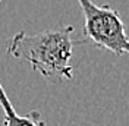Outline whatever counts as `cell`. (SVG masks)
Masks as SVG:
<instances>
[{"mask_svg": "<svg viewBox=\"0 0 129 126\" xmlns=\"http://www.w3.org/2000/svg\"><path fill=\"white\" fill-rule=\"evenodd\" d=\"M72 25L26 34L16 32L8 43V53L18 60L26 62L32 71L51 82H64L73 78L71 59L76 41Z\"/></svg>", "mask_w": 129, "mask_h": 126, "instance_id": "obj_1", "label": "cell"}, {"mask_svg": "<svg viewBox=\"0 0 129 126\" xmlns=\"http://www.w3.org/2000/svg\"><path fill=\"white\" fill-rule=\"evenodd\" d=\"M84 15V41L116 56L129 54V37L117 10L98 6L92 0H78Z\"/></svg>", "mask_w": 129, "mask_h": 126, "instance_id": "obj_2", "label": "cell"}, {"mask_svg": "<svg viewBox=\"0 0 129 126\" xmlns=\"http://www.w3.org/2000/svg\"><path fill=\"white\" fill-rule=\"evenodd\" d=\"M0 106L3 110V126H46L40 111L32 110L25 116H21L9 100L5 88L0 82Z\"/></svg>", "mask_w": 129, "mask_h": 126, "instance_id": "obj_3", "label": "cell"}, {"mask_svg": "<svg viewBox=\"0 0 129 126\" xmlns=\"http://www.w3.org/2000/svg\"><path fill=\"white\" fill-rule=\"evenodd\" d=\"M0 2H2V0H0Z\"/></svg>", "mask_w": 129, "mask_h": 126, "instance_id": "obj_4", "label": "cell"}]
</instances>
